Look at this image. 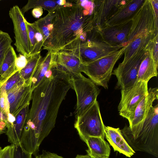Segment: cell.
<instances>
[{"instance_id":"6da1fadb","label":"cell","mask_w":158,"mask_h":158,"mask_svg":"<svg viewBox=\"0 0 158 158\" xmlns=\"http://www.w3.org/2000/svg\"><path fill=\"white\" fill-rule=\"evenodd\" d=\"M70 80L71 75L57 65L46 72L33 91L20 142L27 152L35 154L55 127L60 106L72 88Z\"/></svg>"},{"instance_id":"7a4b0ae2","label":"cell","mask_w":158,"mask_h":158,"mask_svg":"<svg viewBox=\"0 0 158 158\" xmlns=\"http://www.w3.org/2000/svg\"><path fill=\"white\" fill-rule=\"evenodd\" d=\"M67 2L55 10L53 28L43 49L57 53L84 33L93 28V17L77 0Z\"/></svg>"},{"instance_id":"3957f363","label":"cell","mask_w":158,"mask_h":158,"mask_svg":"<svg viewBox=\"0 0 158 158\" xmlns=\"http://www.w3.org/2000/svg\"><path fill=\"white\" fill-rule=\"evenodd\" d=\"M129 145L134 151L158 156V105L152 106L142 126L131 129L126 126L121 130Z\"/></svg>"},{"instance_id":"277c9868","label":"cell","mask_w":158,"mask_h":158,"mask_svg":"<svg viewBox=\"0 0 158 158\" xmlns=\"http://www.w3.org/2000/svg\"><path fill=\"white\" fill-rule=\"evenodd\" d=\"M127 45L96 60L82 64V72L85 73L97 85L108 89V83L114 66L123 55Z\"/></svg>"},{"instance_id":"5b68a950","label":"cell","mask_w":158,"mask_h":158,"mask_svg":"<svg viewBox=\"0 0 158 158\" xmlns=\"http://www.w3.org/2000/svg\"><path fill=\"white\" fill-rule=\"evenodd\" d=\"M157 34L158 27L151 0H144L132 18L127 44L137 38L154 36Z\"/></svg>"},{"instance_id":"8992f818","label":"cell","mask_w":158,"mask_h":158,"mask_svg":"<svg viewBox=\"0 0 158 158\" xmlns=\"http://www.w3.org/2000/svg\"><path fill=\"white\" fill-rule=\"evenodd\" d=\"M70 81L77 96V116L83 114L94 104L100 90L92 80L81 73L71 75Z\"/></svg>"},{"instance_id":"52a82bcc","label":"cell","mask_w":158,"mask_h":158,"mask_svg":"<svg viewBox=\"0 0 158 158\" xmlns=\"http://www.w3.org/2000/svg\"><path fill=\"white\" fill-rule=\"evenodd\" d=\"M105 126L97 101L85 113L76 116L74 125L81 139L85 143L89 137H98L104 139Z\"/></svg>"},{"instance_id":"ba28073f","label":"cell","mask_w":158,"mask_h":158,"mask_svg":"<svg viewBox=\"0 0 158 158\" xmlns=\"http://www.w3.org/2000/svg\"><path fill=\"white\" fill-rule=\"evenodd\" d=\"M125 46L112 45L100 40L93 31L90 30L86 32L85 39L81 41L80 54L81 62L86 64L94 61L117 51Z\"/></svg>"},{"instance_id":"9c48e42d","label":"cell","mask_w":158,"mask_h":158,"mask_svg":"<svg viewBox=\"0 0 158 158\" xmlns=\"http://www.w3.org/2000/svg\"><path fill=\"white\" fill-rule=\"evenodd\" d=\"M149 42L145 48L128 59L123 61L113 71L112 75H115L117 79V88L121 90L128 89L132 87L137 81L139 66L148 49Z\"/></svg>"},{"instance_id":"30bf717a","label":"cell","mask_w":158,"mask_h":158,"mask_svg":"<svg viewBox=\"0 0 158 158\" xmlns=\"http://www.w3.org/2000/svg\"><path fill=\"white\" fill-rule=\"evenodd\" d=\"M148 82L138 81L128 89L121 90V97L118 106L119 115L131 124L138 104L148 94Z\"/></svg>"},{"instance_id":"8fae6325","label":"cell","mask_w":158,"mask_h":158,"mask_svg":"<svg viewBox=\"0 0 158 158\" xmlns=\"http://www.w3.org/2000/svg\"><path fill=\"white\" fill-rule=\"evenodd\" d=\"M9 14L13 24L15 40L14 44L16 50L28 58L30 56L31 47L24 15L17 5L14 6L10 8Z\"/></svg>"},{"instance_id":"7c38bea8","label":"cell","mask_w":158,"mask_h":158,"mask_svg":"<svg viewBox=\"0 0 158 158\" xmlns=\"http://www.w3.org/2000/svg\"><path fill=\"white\" fill-rule=\"evenodd\" d=\"M80 36L57 53L56 63L71 75L82 72L83 64L80 54Z\"/></svg>"},{"instance_id":"4fadbf2b","label":"cell","mask_w":158,"mask_h":158,"mask_svg":"<svg viewBox=\"0 0 158 158\" xmlns=\"http://www.w3.org/2000/svg\"><path fill=\"white\" fill-rule=\"evenodd\" d=\"M31 80L22 79L7 93L10 113L16 118L23 109L29 104L31 99Z\"/></svg>"},{"instance_id":"5bb4252c","label":"cell","mask_w":158,"mask_h":158,"mask_svg":"<svg viewBox=\"0 0 158 158\" xmlns=\"http://www.w3.org/2000/svg\"><path fill=\"white\" fill-rule=\"evenodd\" d=\"M132 19L110 26L95 28L101 41L113 45H127Z\"/></svg>"},{"instance_id":"9a60e30c","label":"cell","mask_w":158,"mask_h":158,"mask_svg":"<svg viewBox=\"0 0 158 158\" xmlns=\"http://www.w3.org/2000/svg\"><path fill=\"white\" fill-rule=\"evenodd\" d=\"M123 0H93L94 8L92 14L93 28H101L105 22L122 4Z\"/></svg>"},{"instance_id":"2e32d148","label":"cell","mask_w":158,"mask_h":158,"mask_svg":"<svg viewBox=\"0 0 158 158\" xmlns=\"http://www.w3.org/2000/svg\"><path fill=\"white\" fill-rule=\"evenodd\" d=\"M144 0H123L122 4L107 19L102 27L115 25L131 19Z\"/></svg>"},{"instance_id":"e0dca14e","label":"cell","mask_w":158,"mask_h":158,"mask_svg":"<svg viewBox=\"0 0 158 158\" xmlns=\"http://www.w3.org/2000/svg\"><path fill=\"white\" fill-rule=\"evenodd\" d=\"M158 98V88H150L148 94L140 102L135 110L133 121L128 126L130 129H137L142 126L153 102Z\"/></svg>"},{"instance_id":"ac0fdd59","label":"cell","mask_w":158,"mask_h":158,"mask_svg":"<svg viewBox=\"0 0 158 158\" xmlns=\"http://www.w3.org/2000/svg\"><path fill=\"white\" fill-rule=\"evenodd\" d=\"M104 132L105 136L114 152H118L129 157L135 153L125 140L119 128L105 126Z\"/></svg>"},{"instance_id":"d6986e66","label":"cell","mask_w":158,"mask_h":158,"mask_svg":"<svg viewBox=\"0 0 158 158\" xmlns=\"http://www.w3.org/2000/svg\"><path fill=\"white\" fill-rule=\"evenodd\" d=\"M151 40L145 56L142 61L138 73L137 80L148 82L158 75V63L155 61L151 47Z\"/></svg>"},{"instance_id":"ffe728a7","label":"cell","mask_w":158,"mask_h":158,"mask_svg":"<svg viewBox=\"0 0 158 158\" xmlns=\"http://www.w3.org/2000/svg\"><path fill=\"white\" fill-rule=\"evenodd\" d=\"M29 105L23 109L16 117L15 120L12 123H6V134L8 141L11 144L16 145L20 143L21 135L26 123Z\"/></svg>"},{"instance_id":"44dd1931","label":"cell","mask_w":158,"mask_h":158,"mask_svg":"<svg viewBox=\"0 0 158 158\" xmlns=\"http://www.w3.org/2000/svg\"><path fill=\"white\" fill-rule=\"evenodd\" d=\"M57 53L48 51L45 56L42 57L31 79V90L33 91L39 84L46 72L57 65Z\"/></svg>"},{"instance_id":"7402d4cb","label":"cell","mask_w":158,"mask_h":158,"mask_svg":"<svg viewBox=\"0 0 158 158\" xmlns=\"http://www.w3.org/2000/svg\"><path fill=\"white\" fill-rule=\"evenodd\" d=\"M86 143L88 149L87 154L101 157H109L110 152V146L104 138L98 137H89Z\"/></svg>"},{"instance_id":"603a6c76","label":"cell","mask_w":158,"mask_h":158,"mask_svg":"<svg viewBox=\"0 0 158 158\" xmlns=\"http://www.w3.org/2000/svg\"><path fill=\"white\" fill-rule=\"evenodd\" d=\"M17 56L11 46L8 51L3 61L0 73V84L4 85L8 79L18 71L15 61Z\"/></svg>"},{"instance_id":"cb8c5ba5","label":"cell","mask_w":158,"mask_h":158,"mask_svg":"<svg viewBox=\"0 0 158 158\" xmlns=\"http://www.w3.org/2000/svg\"><path fill=\"white\" fill-rule=\"evenodd\" d=\"M30 47V56L40 52L44 44L43 36L36 24L34 22L31 23L26 19Z\"/></svg>"},{"instance_id":"d4e9b609","label":"cell","mask_w":158,"mask_h":158,"mask_svg":"<svg viewBox=\"0 0 158 158\" xmlns=\"http://www.w3.org/2000/svg\"><path fill=\"white\" fill-rule=\"evenodd\" d=\"M55 15V10L53 12L48 13L44 17L35 22L43 36V45L47 42L51 33L53 28V21Z\"/></svg>"},{"instance_id":"484cf974","label":"cell","mask_w":158,"mask_h":158,"mask_svg":"<svg viewBox=\"0 0 158 158\" xmlns=\"http://www.w3.org/2000/svg\"><path fill=\"white\" fill-rule=\"evenodd\" d=\"M154 36L139 37L129 43L124 53V56L123 61L128 59L137 52L145 48Z\"/></svg>"},{"instance_id":"4316f807","label":"cell","mask_w":158,"mask_h":158,"mask_svg":"<svg viewBox=\"0 0 158 158\" xmlns=\"http://www.w3.org/2000/svg\"><path fill=\"white\" fill-rule=\"evenodd\" d=\"M59 6L57 0H29L21 10L24 15L31 9L40 7L47 10L48 13H51Z\"/></svg>"},{"instance_id":"83f0119b","label":"cell","mask_w":158,"mask_h":158,"mask_svg":"<svg viewBox=\"0 0 158 158\" xmlns=\"http://www.w3.org/2000/svg\"><path fill=\"white\" fill-rule=\"evenodd\" d=\"M42 57L40 52H39L27 58V63L26 65L20 71L21 77L25 81L31 80Z\"/></svg>"},{"instance_id":"f1b7e54d","label":"cell","mask_w":158,"mask_h":158,"mask_svg":"<svg viewBox=\"0 0 158 158\" xmlns=\"http://www.w3.org/2000/svg\"><path fill=\"white\" fill-rule=\"evenodd\" d=\"M12 42L8 33L0 30V73L4 59Z\"/></svg>"},{"instance_id":"f546056e","label":"cell","mask_w":158,"mask_h":158,"mask_svg":"<svg viewBox=\"0 0 158 158\" xmlns=\"http://www.w3.org/2000/svg\"><path fill=\"white\" fill-rule=\"evenodd\" d=\"M4 85L2 87L0 95V109L2 114L7 118V115L10 113L9 104L7 94L5 89Z\"/></svg>"},{"instance_id":"4dcf8cb0","label":"cell","mask_w":158,"mask_h":158,"mask_svg":"<svg viewBox=\"0 0 158 158\" xmlns=\"http://www.w3.org/2000/svg\"><path fill=\"white\" fill-rule=\"evenodd\" d=\"M22 79L20 71H18L12 76L7 80L4 86L6 93L15 87Z\"/></svg>"},{"instance_id":"1f68e13d","label":"cell","mask_w":158,"mask_h":158,"mask_svg":"<svg viewBox=\"0 0 158 158\" xmlns=\"http://www.w3.org/2000/svg\"><path fill=\"white\" fill-rule=\"evenodd\" d=\"M14 145L13 158H32V154L26 151L20 143Z\"/></svg>"},{"instance_id":"d6a6232c","label":"cell","mask_w":158,"mask_h":158,"mask_svg":"<svg viewBox=\"0 0 158 158\" xmlns=\"http://www.w3.org/2000/svg\"><path fill=\"white\" fill-rule=\"evenodd\" d=\"M14 145L11 144L0 151V158H13Z\"/></svg>"},{"instance_id":"836d02e7","label":"cell","mask_w":158,"mask_h":158,"mask_svg":"<svg viewBox=\"0 0 158 158\" xmlns=\"http://www.w3.org/2000/svg\"><path fill=\"white\" fill-rule=\"evenodd\" d=\"M27 63V58L24 55L20 54L17 56L15 61V65L18 71H20L26 65Z\"/></svg>"},{"instance_id":"e575fe53","label":"cell","mask_w":158,"mask_h":158,"mask_svg":"<svg viewBox=\"0 0 158 158\" xmlns=\"http://www.w3.org/2000/svg\"><path fill=\"white\" fill-rule=\"evenodd\" d=\"M158 34L155 35L151 41V47L154 59L158 63Z\"/></svg>"},{"instance_id":"d590c367","label":"cell","mask_w":158,"mask_h":158,"mask_svg":"<svg viewBox=\"0 0 158 158\" xmlns=\"http://www.w3.org/2000/svg\"><path fill=\"white\" fill-rule=\"evenodd\" d=\"M35 158H64L57 154L43 150L42 154L35 156Z\"/></svg>"},{"instance_id":"8d00e7d4","label":"cell","mask_w":158,"mask_h":158,"mask_svg":"<svg viewBox=\"0 0 158 158\" xmlns=\"http://www.w3.org/2000/svg\"><path fill=\"white\" fill-rule=\"evenodd\" d=\"M151 1L155 12L156 26L158 27V0H151Z\"/></svg>"},{"instance_id":"74e56055","label":"cell","mask_w":158,"mask_h":158,"mask_svg":"<svg viewBox=\"0 0 158 158\" xmlns=\"http://www.w3.org/2000/svg\"><path fill=\"white\" fill-rule=\"evenodd\" d=\"M43 8L40 7L34 8L32 10V14L33 16L36 18H38L43 14Z\"/></svg>"},{"instance_id":"f35d334b","label":"cell","mask_w":158,"mask_h":158,"mask_svg":"<svg viewBox=\"0 0 158 158\" xmlns=\"http://www.w3.org/2000/svg\"><path fill=\"white\" fill-rule=\"evenodd\" d=\"M74 158H92L89 155H77Z\"/></svg>"},{"instance_id":"ab89813d","label":"cell","mask_w":158,"mask_h":158,"mask_svg":"<svg viewBox=\"0 0 158 158\" xmlns=\"http://www.w3.org/2000/svg\"><path fill=\"white\" fill-rule=\"evenodd\" d=\"M6 120L7 118L2 114L0 109V121H4L6 123Z\"/></svg>"},{"instance_id":"60d3db41","label":"cell","mask_w":158,"mask_h":158,"mask_svg":"<svg viewBox=\"0 0 158 158\" xmlns=\"http://www.w3.org/2000/svg\"><path fill=\"white\" fill-rule=\"evenodd\" d=\"M88 155H90L92 157V158H109V157H97V156H94V155H90V154H88Z\"/></svg>"},{"instance_id":"b9f144b4","label":"cell","mask_w":158,"mask_h":158,"mask_svg":"<svg viewBox=\"0 0 158 158\" xmlns=\"http://www.w3.org/2000/svg\"><path fill=\"white\" fill-rule=\"evenodd\" d=\"M3 85H2L0 84V95L2 89Z\"/></svg>"},{"instance_id":"7bdbcfd3","label":"cell","mask_w":158,"mask_h":158,"mask_svg":"<svg viewBox=\"0 0 158 158\" xmlns=\"http://www.w3.org/2000/svg\"><path fill=\"white\" fill-rule=\"evenodd\" d=\"M2 148H1V147L0 146V151L1 150V149H2Z\"/></svg>"},{"instance_id":"ee69618b","label":"cell","mask_w":158,"mask_h":158,"mask_svg":"<svg viewBox=\"0 0 158 158\" xmlns=\"http://www.w3.org/2000/svg\"></svg>"},{"instance_id":"f6af8a7d","label":"cell","mask_w":158,"mask_h":158,"mask_svg":"<svg viewBox=\"0 0 158 158\" xmlns=\"http://www.w3.org/2000/svg\"></svg>"}]
</instances>
